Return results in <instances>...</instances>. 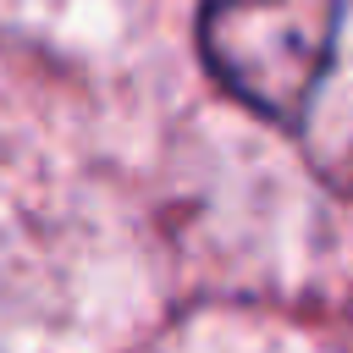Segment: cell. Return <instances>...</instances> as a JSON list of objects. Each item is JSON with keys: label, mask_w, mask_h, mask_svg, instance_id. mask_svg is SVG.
Instances as JSON below:
<instances>
[{"label": "cell", "mask_w": 353, "mask_h": 353, "mask_svg": "<svg viewBox=\"0 0 353 353\" xmlns=\"http://www.w3.org/2000/svg\"><path fill=\"white\" fill-rule=\"evenodd\" d=\"M342 0H204L199 50L259 116L298 121L331 66Z\"/></svg>", "instance_id": "cell-1"}]
</instances>
